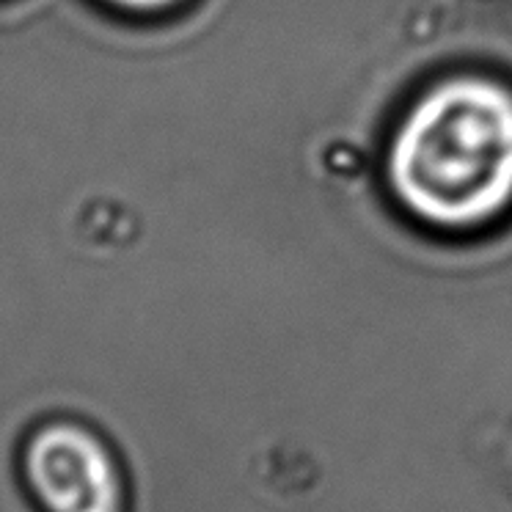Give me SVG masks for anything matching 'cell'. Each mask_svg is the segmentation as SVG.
<instances>
[{
	"instance_id": "cell-2",
	"label": "cell",
	"mask_w": 512,
	"mask_h": 512,
	"mask_svg": "<svg viewBox=\"0 0 512 512\" xmlns=\"http://www.w3.org/2000/svg\"><path fill=\"white\" fill-rule=\"evenodd\" d=\"M17 474L39 512H127V477L108 435L75 416L28 430Z\"/></svg>"
},
{
	"instance_id": "cell-1",
	"label": "cell",
	"mask_w": 512,
	"mask_h": 512,
	"mask_svg": "<svg viewBox=\"0 0 512 512\" xmlns=\"http://www.w3.org/2000/svg\"><path fill=\"white\" fill-rule=\"evenodd\" d=\"M391 174L413 212L444 226L490 218L512 199V97L485 80H455L416 105Z\"/></svg>"
},
{
	"instance_id": "cell-3",
	"label": "cell",
	"mask_w": 512,
	"mask_h": 512,
	"mask_svg": "<svg viewBox=\"0 0 512 512\" xmlns=\"http://www.w3.org/2000/svg\"><path fill=\"white\" fill-rule=\"evenodd\" d=\"M108 9L119 14H127V17H141V20H157L163 14L174 12L182 0H100Z\"/></svg>"
}]
</instances>
